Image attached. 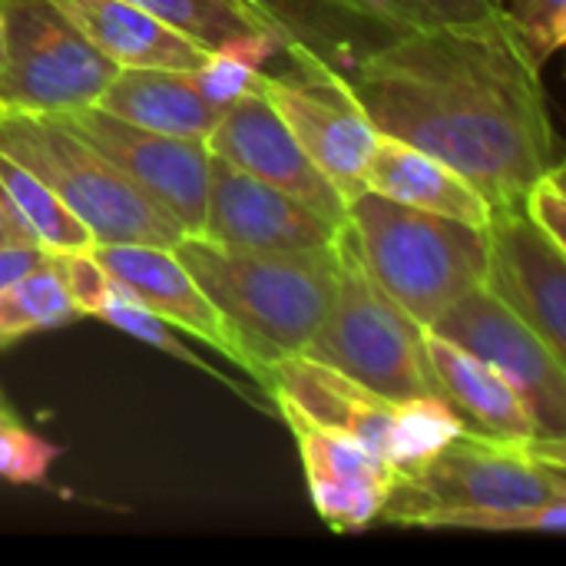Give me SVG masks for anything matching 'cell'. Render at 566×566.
Returning <instances> with one entry per match:
<instances>
[{
	"mask_svg": "<svg viewBox=\"0 0 566 566\" xmlns=\"http://www.w3.org/2000/svg\"><path fill=\"white\" fill-rule=\"evenodd\" d=\"M345 80L381 136L438 156L494 209L521 206L527 186L557 163L541 70L497 10L405 30Z\"/></svg>",
	"mask_w": 566,
	"mask_h": 566,
	"instance_id": "cell-1",
	"label": "cell"
},
{
	"mask_svg": "<svg viewBox=\"0 0 566 566\" xmlns=\"http://www.w3.org/2000/svg\"><path fill=\"white\" fill-rule=\"evenodd\" d=\"M172 252L229 322L262 391L269 365L302 355L335 298V242L308 252H252L182 235Z\"/></svg>",
	"mask_w": 566,
	"mask_h": 566,
	"instance_id": "cell-2",
	"label": "cell"
},
{
	"mask_svg": "<svg viewBox=\"0 0 566 566\" xmlns=\"http://www.w3.org/2000/svg\"><path fill=\"white\" fill-rule=\"evenodd\" d=\"M564 441L458 434L418 471L401 474L378 521L434 531L448 514L531 511L566 501Z\"/></svg>",
	"mask_w": 566,
	"mask_h": 566,
	"instance_id": "cell-3",
	"label": "cell"
},
{
	"mask_svg": "<svg viewBox=\"0 0 566 566\" xmlns=\"http://www.w3.org/2000/svg\"><path fill=\"white\" fill-rule=\"evenodd\" d=\"M348 226L375 282L428 332L468 289L484 282L488 235L365 189L348 202Z\"/></svg>",
	"mask_w": 566,
	"mask_h": 566,
	"instance_id": "cell-4",
	"label": "cell"
},
{
	"mask_svg": "<svg viewBox=\"0 0 566 566\" xmlns=\"http://www.w3.org/2000/svg\"><path fill=\"white\" fill-rule=\"evenodd\" d=\"M0 153L46 182L90 229L96 245L143 242L172 249L182 239V229L166 209L53 113L0 106Z\"/></svg>",
	"mask_w": 566,
	"mask_h": 566,
	"instance_id": "cell-5",
	"label": "cell"
},
{
	"mask_svg": "<svg viewBox=\"0 0 566 566\" xmlns=\"http://www.w3.org/2000/svg\"><path fill=\"white\" fill-rule=\"evenodd\" d=\"M335 249V298L302 355L345 371L391 401L441 395L428 365L424 328L375 282L348 222L342 226Z\"/></svg>",
	"mask_w": 566,
	"mask_h": 566,
	"instance_id": "cell-6",
	"label": "cell"
},
{
	"mask_svg": "<svg viewBox=\"0 0 566 566\" xmlns=\"http://www.w3.org/2000/svg\"><path fill=\"white\" fill-rule=\"evenodd\" d=\"M119 73L56 0H0V106L73 113Z\"/></svg>",
	"mask_w": 566,
	"mask_h": 566,
	"instance_id": "cell-7",
	"label": "cell"
},
{
	"mask_svg": "<svg viewBox=\"0 0 566 566\" xmlns=\"http://www.w3.org/2000/svg\"><path fill=\"white\" fill-rule=\"evenodd\" d=\"M259 90L285 119L308 159L352 202L365 192V166L378 129L355 99L348 80L315 56L292 50L282 70H262Z\"/></svg>",
	"mask_w": 566,
	"mask_h": 566,
	"instance_id": "cell-8",
	"label": "cell"
},
{
	"mask_svg": "<svg viewBox=\"0 0 566 566\" xmlns=\"http://www.w3.org/2000/svg\"><path fill=\"white\" fill-rule=\"evenodd\" d=\"M451 345L471 352L484 365H491L501 378H507L527 401L537 418V428L551 441H564L566 434V365L547 342L524 325L497 295L484 285L468 289L458 302H451L431 328Z\"/></svg>",
	"mask_w": 566,
	"mask_h": 566,
	"instance_id": "cell-9",
	"label": "cell"
},
{
	"mask_svg": "<svg viewBox=\"0 0 566 566\" xmlns=\"http://www.w3.org/2000/svg\"><path fill=\"white\" fill-rule=\"evenodd\" d=\"M53 116H60L96 153H103L159 209H166L182 235H199L209 192V146L202 139L153 133L99 106Z\"/></svg>",
	"mask_w": 566,
	"mask_h": 566,
	"instance_id": "cell-10",
	"label": "cell"
},
{
	"mask_svg": "<svg viewBox=\"0 0 566 566\" xmlns=\"http://www.w3.org/2000/svg\"><path fill=\"white\" fill-rule=\"evenodd\" d=\"M484 235L488 262L481 285L566 361V249L547 239L521 206H497Z\"/></svg>",
	"mask_w": 566,
	"mask_h": 566,
	"instance_id": "cell-11",
	"label": "cell"
},
{
	"mask_svg": "<svg viewBox=\"0 0 566 566\" xmlns=\"http://www.w3.org/2000/svg\"><path fill=\"white\" fill-rule=\"evenodd\" d=\"M338 229L342 226L322 219L282 189L209 153V192L199 229L202 239L226 249L308 252L332 245Z\"/></svg>",
	"mask_w": 566,
	"mask_h": 566,
	"instance_id": "cell-12",
	"label": "cell"
},
{
	"mask_svg": "<svg viewBox=\"0 0 566 566\" xmlns=\"http://www.w3.org/2000/svg\"><path fill=\"white\" fill-rule=\"evenodd\" d=\"M209 153L229 159L232 166L245 169L249 176L282 189L285 196L298 199L322 219L345 226L348 222V202L335 189V182L308 159V153L298 146L285 119L275 113V106L265 99L259 86L242 93L216 123V129L206 139Z\"/></svg>",
	"mask_w": 566,
	"mask_h": 566,
	"instance_id": "cell-13",
	"label": "cell"
},
{
	"mask_svg": "<svg viewBox=\"0 0 566 566\" xmlns=\"http://www.w3.org/2000/svg\"><path fill=\"white\" fill-rule=\"evenodd\" d=\"M265 395L275 408H292L312 424L358 441L395 468L408 401H391L308 355L272 361Z\"/></svg>",
	"mask_w": 566,
	"mask_h": 566,
	"instance_id": "cell-14",
	"label": "cell"
},
{
	"mask_svg": "<svg viewBox=\"0 0 566 566\" xmlns=\"http://www.w3.org/2000/svg\"><path fill=\"white\" fill-rule=\"evenodd\" d=\"M275 415L295 434L318 517L335 534H355L375 524L398 484V471L358 441L318 428L292 408L279 405Z\"/></svg>",
	"mask_w": 566,
	"mask_h": 566,
	"instance_id": "cell-15",
	"label": "cell"
},
{
	"mask_svg": "<svg viewBox=\"0 0 566 566\" xmlns=\"http://www.w3.org/2000/svg\"><path fill=\"white\" fill-rule=\"evenodd\" d=\"M93 255L106 269L109 279L123 282L133 298L169 322L172 328H182L226 355L232 365H239L252 378V365L235 342L229 322L212 305V298L199 289V282L186 272V265L176 259L166 245H143V242H119V245H96Z\"/></svg>",
	"mask_w": 566,
	"mask_h": 566,
	"instance_id": "cell-16",
	"label": "cell"
},
{
	"mask_svg": "<svg viewBox=\"0 0 566 566\" xmlns=\"http://www.w3.org/2000/svg\"><path fill=\"white\" fill-rule=\"evenodd\" d=\"M424 352L438 391L451 401V408L464 418V424L474 434H488L501 441L544 438L524 395L507 378H501L491 365H484L481 358H474L471 352L451 345L434 332H424Z\"/></svg>",
	"mask_w": 566,
	"mask_h": 566,
	"instance_id": "cell-17",
	"label": "cell"
},
{
	"mask_svg": "<svg viewBox=\"0 0 566 566\" xmlns=\"http://www.w3.org/2000/svg\"><path fill=\"white\" fill-rule=\"evenodd\" d=\"M289 43L325 63L328 70L352 76L355 66L391 43L401 30L371 17L355 0H249Z\"/></svg>",
	"mask_w": 566,
	"mask_h": 566,
	"instance_id": "cell-18",
	"label": "cell"
},
{
	"mask_svg": "<svg viewBox=\"0 0 566 566\" xmlns=\"http://www.w3.org/2000/svg\"><path fill=\"white\" fill-rule=\"evenodd\" d=\"M365 189L478 229H488L494 212V206L448 163L381 133L365 166Z\"/></svg>",
	"mask_w": 566,
	"mask_h": 566,
	"instance_id": "cell-19",
	"label": "cell"
},
{
	"mask_svg": "<svg viewBox=\"0 0 566 566\" xmlns=\"http://www.w3.org/2000/svg\"><path fill=\"white\" fill-rule=\"evenodd\" d=\"M96 106L143 129L202 143L222 119V109L199 90L196 70L119 66Z\"/></svg>",
	"mask_w": 566,
	"mask_h": 566,
	"instance_id": "cell-20",
	"label": "cell"
},
{
	"mask_svg": "<svg viewBox=\"0 0 566 566\" xmlns=\"http://www.w3.org/2000/svg\"><path fill=\"white\" fill-rule=\"evenodd\" d=\"M73 23L119 66L199 70L206 50L156 20L133 0H56Z\"/></svg>",
	"mask_w": 566,
	"mask_h": 566,
	"instance_id": "cell-21",
	"label": "cell"
},
{
	"mask_svg": "<svg viewBox=\"0 0 566 566\" xmlns=\"http://www.w3.org/2000/svg\"><path fill=\"white\" fill-rule=\"evenodd\" d=\"M206 53L252 36H282L249 0H133ZM285 40V36H282Z\"/></svg>",
	"mask_w": 566,
	"mask_h": 566,
	"instance_id": "cell-22",
	"label": "cell"
},
{
	"mask_svg": "<svg viewBox=\"0 0 566 566\" xmlns=\"http://www.w3.org/2000/svg\"><path fill=\"white\" fill-rule=\"evenodd\" d=\"M0 182L13 209L20 212L23 226L36 239V245H43L50 255L96 249L90 229L56 199V192L3 153H0Z\"/></svg>",
	"mask_w": 566,
	"mask_h": 566,
	"instance_id": "cell-23",
	"label": "cell"
},
{
	"mask_svg": "<svg viewBox=\"0 0 566 566\" xmlns=\"http://www.w3.org/2000/svg\"><path fill=\"white\" fill-rule=\"evenodd\" d=\"M80 308L66 295L53 262L46 259L30 275L17 279L0 292V348L17 345L20 338L56 332L80 322Z\"/></svg>",
	"mask_w": 566,
	"mask_h": 566,
	"instance_id": "cell-24",
	"label": "cell"
},
{
	"mask_svg": "<svg viewBox=\"0 0 566 566\" xmlns=\"http://www.w3.org/2000/svg\"><path fill=\"white\" fill-rule=\"evenodd\" d=\"M96 318H99V322H106V325H113V328H119L123 335H129V338H136V342L149 345V348H159V352L172 355L176 361H182V365H189V368L206 371L209 378H216V381H222L229 391H235L242 401L259 405V398L252 395V388H245V385L232 381L229 375H222L219 368H212L206 358H199L192 348H186V345L172 335V325H169V322H163L159 315H153L149 308H143L123 282H116V279H113L109 298H106V305L96 312Z\"/></svg>",
	"mask_w": 566,
	"mask_h": 566,
	"instance_id": "cell-25",
	"label": "cell"
},
{
	"mask_svg": "<svg viewBox=\"0 0 566 566\" xmlns=\"http://www.w3.org/2000/svg\"><path fill=\"white\" fill-rule=\"evenodd\" d=\"M497 13L534 70H541L564 46L566 0H504Z\"/></svg>",
	"mask_w": 566,
	"mask_h": 566,
	"instance_id": "cell-26",
	"label": "cell"
},
{
	"mask_svg": "<svg viewBox=\"0 0 566 566\" xmlns=\"http://www.w3.org/2000/svg\"><path fill=\"white\" fill-rule=\"evenodd\" d=\"M355 3L401 33L438 27V23H471L497 10L488 0H355Z\"/></svg>",
	"mask_w": 566,
	"mask_h": 566,
	"instance_id": "cell-27",
	"label": "cell"
},
{
	"mask_svg": "<svg viewBox=\"0 0 566 566\" xmlns=\"http://www.w3.org/2000/svg\"><path fill=\"white\" fill-rule=\"evenodd\" d=\"M60 448L23 428L17 418L0 421V478L10 484H43Z\"/></svg>",
	"mask_w": 566,
	"mask_h": 566,
	"instance_id": "cell-28",
	"label": "cell"
},
{
	"mask_svg": "<svg viewBox=\"0 0 566 566\" xmlns=\"http://www.w3.org/2000/svg\"><path fill=\"white\" fill-rule=\"evenodd\" d=\"M50 262H53L66 295L80 308V315L83 318H96V312L109 298L113 279L106 275V269L99 265L93 249H86V252H60V255H50Z\"/></svg>",
	"mask_w": 566,
	"mask_h": 566,
	"instance_id": "cell-29",
	"label": "cell"
},
{
	"mask_svg": "<svg viewBox=\"0 0 566 566\" xmlns=\"http://www.w3.org/2000/svg\"><path fill=\"white\" fill-rule=\"evenodd\" d=\"M524 216L557 245L566 249V192H564V166L554 163L544 169L521 199Z\"/></svg>",
	"mask_w": 566,
	"mask_h": 566,
	"instance_id": "cell-30",
	"label": "cell"
},
{
	"mask_svg": "<svg viewBox=\"0 0 566 566\" xmlns=\"http://www.w3.org/2000/svg\"><path fill=\"white\" fill-rule=\"evenodd\" d=\"M46 259L50 252L43 245H3L0 249V292L13 285L17 279L30 275L33 269H40Z\"/></svg>",
	"mask_w": 566,
	"mask_h": 566,
	"instance_id": "cell-31",
	"label": "cell"
},
{
	"mask_svg": "<svg viewBox=\"0 0 566 566\" xmlns=\"http://www.w3.org/2000/svg\"><path fill=\"white\" fill-rule=\"evenodd\" d=\"M3 245H36V239L30 235V229L23 226L20 212L13 209L3 182H0V249Z\"/></svg>",
	"mask_w": 566,
	"mask_h": 566,
	"instance_id": "cell-32",
	"label": "cell"
},
{
	"mask_svg": "<svg viewBox=\"0 0 566 566\" xmlns=\"http://www.w3.org/2000/svg\"><path fill=\"white\" fill-rule=\"evenodd\" d=\"M13 418H17V415H13V408H10V405H7V398L0 395V421H13Z\"/></svg>",
	"mask_w": 566,
	"mask_h": 566,
	"instance_id": "cell-33",
	"label": "cell"
},
{
	"mask_svg": "<svg viewBox=\"0 0 566 566\" xmlns=\"http://www.w3.org/2000/svg\"><path fill=\"white\" fill-rule=\"evenodd\" d=\"M488 3H494V7H501V3H504V0H488Z\"/></svg>",
	"mask_w": 566,
	"mask_h": 566,
	"instance_id": "cell-34",
	"label": "cell"
}]
</instances>
